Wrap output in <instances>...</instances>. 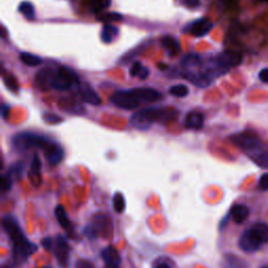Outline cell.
<instances>
[{
    "label": "cell",
    "mask_w": 268,
    "mask_h": 268,
    "mask_svg": "<svg viewBox=\"0 0 268 268\" xmlns=\"http://www.w3.org/2000/svg\"><path fill=\"white\" fill-rule=\"evenodd\" d=\"M118 29L115 25L111 24H105L102 29L101 33V39L104 43H110L114 41V39L117 36Z\"/></svg>",
    "instance_id": "25"
},
{
    "label": "cell",
    "mask_w": 268,
    "mask_h": 268,
    "mask_svg": "<svg viewBox=\"0 0 268 268\" xmlns=\"http://www.w3.org/2000/svg\"><path fill=\"white\" fill-rule=\"evenodd\" d=\"M57 73L54 72L51 67H44L40 69L36 75V85L42 91H47L52 87L54 88V82Z\"/></svg>",
    "instance_id": "8"
},
{
    "label": "cell",
    "mask_w": 268,
    "mask_h": 268,
    "mask_svg": "<svg viewBox=\"0 0 268 268\" xmlns=\"http://www.w3.org/2000/svg\"><path fill=\"white\" fill-rule=\"evenodd\" d=\"M200 65H201V58L198 55L190 54L185 56V57L181 59V66L185 67L188 70H192V68H195Z\"/></svg>",
    "instance_id": "26"
},
{
    "label": "cell",
    "mask_w": 268,
    "mask_h": 268,
    "mask_svg": "<svg viewBox=\"0 0 268 268\" xmlns=\"http://www.w3.org/2000/svg\"><path fill=\"white\" fill-rule=\"evenodd\" d=\"M142 114L150 124L169 123L178 117V111L174 108H148L142 110Z\"/></svg>",
    "instance_id": "5"
},
{
    "label": "cell",
    "mask_w": 268,
    "mask_h": 268,
    "mask_svg": "<svg viewBox=\"0 0 268 268\" xmlns=\"http://www.w3.org/2000/svg\"><path fill=\"white\" fill-rule=\"evenodd\" d=\"M74 85H80L79 77L70 67L61 66L57 72V76H56L54 88L57 90H68Z\"/></svg>",
    "instance_id": "4"
},
{
    "label": "cell",
    "mask_w": 268,
    "mask_h": 268,
    "mask_svg": "<svg viewBox=\"0 0 268 268\" xmlns=\"http://www.w3.org/2000/svg\"><path fill=\"white\" fill-rule=\"evenodd\" d=\"M44 155L49 165L57 166L64 158V151L59 145L51 143L44 149Z\"/></svg>",
    "instance_id": "13"
},
{
    "label": "cell",
    "mask_w": 268,
    "mask_h": 268,
    "mask_svg": "<svg viewBox=\"0 0 268 268\" xmlns=\"http://www.w3.org/2000/svg\"><path fill=\"white\" fill-rule=\"evenodd\" d=\"M55 255L57 257L58 263L62 267H66L69 261V245L65 237L58 236L56 239V249Z\"/></svg>",
    "instance_id": "11"
},
{
    "label": "cell",
    "mask_w": 268,
    "mask_h": 268,
    "mask_svg": "<svg viewBox=\"0 0 268 268\" xmlns=\"http://www.w3.org/2000/svg\"><path fill=\"white\" fill-rule=\"evenodd\" d=\"M126 207L125 198L122 193H116L114 197V209L116 213H123Z\"/></svg>",
    "instance_id": "34"
},
{
    "label": "cell",
    "mask_w": 268,
    "mask_h": 268,
    "mask_svg": "<svg viewBox=\"0 0 268 268\" xmlns=\"http://www.w3.org/2000/svg\"><path fill=\"white\" fill-rule=\"evenodd\" d=\"M111 103H114L117 107L126 109V110H133L138 107L139 102L136 100V97L133 96L131 90H118L116 93L111 96L110 97Z\"/></svg>",
    "instance_id": "6"
},
{
    "label": "cell",
    "mask_w": 268,
    "mask_h": 268,
    "mask_svg": "<svg viewBox=\"0 0 268 268\" xmlns=\"http://www.w3.org/2000/svg\"><path fill=\"white\" fill-rule=\"evenodd\" d=\"M110 3L111 0H93V2H91V8H93V11L96 14H100L104 10L109 8Z\"/></svg>",
    "instance_id": "33"
},
{
    "label": "cell",
    "mask_w": 268,
    "mask_h": 268,
    "mask_svg": "<svg viewBox=\"0 0 268 268\" xmlns=\"http://www.w3.org/2000/svg\"><path fill=\"white\" fill-rule=\"evenodd\" d=\"M259 1H264V2H268V0H259Z\"/></svg>",
    "instance_id": "51"
},
{
    "label": "cell",
    "mask_w": 268,
    "mask_h": 268,
    "mask_svg": "<svg viewBox=\"0 0 268 268\" xmlns=\"http://www.w3.org/2000/svg\"><path fill=\"white\" fill-rule=\"evenodd\" d=\"M249 215V208L244 204H235L230 209V217L236 223H242Z\"/></svg>",
    "instance_id": "22"
},
{
    "label": "cell",
    "mask_w": 268,
    "mask_h": 268,
    "mask_svg": "<svg viewBox=\"0 0 268 268\" xmlns=\"http://www.w3.org/2000/svg\"><path fill=\"white\" fill-rule=\"evenodd\" d=\"M158 67H160V68H163V69H164V68H166L167 66H166V65H161V64H158Z\"/></svg>",
    "instance_id": "50"
},
{
    "label": "cell",
    "mask_w": 268,
    "mask_h": 268,
    "mask_svg": "<svg viewBox=\"0 0 268 268\" xmlns=\"http://www.w3.org/2000/svg\"><path fill=\"white\" fill-rule=\"evenodd\" d=\"M169 94L176 97H185L189 95V88L183 84H178V85H174L169 89Z\"/></svg>",
    "instance_id": "32"
},
{
    "label": "cell",
    "mask_w": 268,
    "mask_h": 268,
    "mask_svg": "<svg viewBox=\"0 0 268 268\" xmlns=\"http://www.w3.org/2000/svg\"><path fill=\"white\" fill-rule=\"evenodd\" d=\"M49 144L51 142H48L46 137L31 132L19 133L13 138V146L18 151H27L33 148L45 149Z\"/></svg>",
    "instance_id": "3"
},
{
    "label": "cell",
    "mask_w": 268,
    "mask_h": 268,
    "mask_svg": "<svg viewBox=\"0 0 268 268\" xmlns=\"http://www.w3.org/2000/svg\"><path fill=\"white\" fill-rule=\"evenodd\" d=\"M263 244L261 243L258 238L252 234V231L249 229L242 232L241 237L239 239V246L245 252H255Z\"/></svg>",
    "instance_id": "9"
},
{
    "label": "cell",
    "mask_w": 268,
    "mask_h": 268,
    "mask_svg": "<svg viewBox=\"0 0 268 268\" xmlns=\"http://www.w3.org/2000/svg\"><path fill=\"white\" fill-rule=\"evenodd\" d=\"M12 183H13V179L10 177V176L8 174L3 175L1 177V189H2V191L5 192V191H9V190H11Z\"/></svg>",
    "instance_id": "38"
},
{
    "label": "cell",
    "mask_w": 268,
    "mask_h": 268,
    "mask_svg": "<svg viewBox=\"0 0 268 268\" xmlns=\"http://www.w3.org/2000/svg\"><path fill=\"white\" fill-rule=\"evenodd\" d=\"M41 160H40V157L38 156V155H35L34 158H33V161H32V165H31V168H30V171H29V178L31 180V182L33 183L34 186H40V183L42 181V178H41Z\"/></svg>",
    "instance_id": "17"
},
{
    "label": "cell",
    "mask_w": 268,
    "mask_h": 268,
    "mask_svg": "<svg viewBox=\"0 0 268 268\" xmlns=\"http://www.w3.org/2000/svg\"><path fill=\"white\" fill-rule=\"evenodd\" d=\"M262 268H268V266H264V267H262Z\"/></svg>",
    "instance_id": "53"
},
{
    "label": "cell",
    "mask_w": 268,
    "mask_h": 268,
    "mask_svg": "<svg viewBox=\"0 0 268 268\" xmlns=\"http://www.w3.org/2000/svg\"><path fill=\"white\" fill-rule=\"evenodd\" d=\"M105 268H118L117 266H111V265H107Z\"/></svg>",
    "instance_id": "49"
},
{
    "label": "cell",
    "mask_w": 268,
    "mask_h": 268,
    "mask_svg": "<svg viewBox=\"0 0 268 268\" xmlns=\"http://www.w3.org/2000/svg\"><path fill=\"white\" fill-rule=\"evenodd\" d=\"M76 268H95L94 264L87 260H79L76 263Z\"/></svg>",
    "instance_id": "41"
},
{
    "label": "cell",
    "mask_w": 268,
    "mask_h": 268,
    "mask_svg": "<svg viewBox=\"0 0 268 268\" xmlns=\"http://www.w3.org/2000/svg\"><path fill=\"white\" fill-rule=\"evenodd\" d=\"M4 83H5L6 87H8V89L14 91V93H16V91L18 90L17 80L12 75H6L4 77Z\"/></svg>",
    "instance_id": "36"
},
{
    "label": "cell",
    "mask_w": 268,
    "mask_h": 268,
    "mask_svg": "<svg viewBox=\"0 0 268 268\" xmlns=\"http://www.w3.org/2000/svg\"><path fill=\"white\" fill-rule=\"evenodd\" d=\"M204 125V116L199 112H190L186 116L185 126L190 129H201Z\"/></svg>",
    "instance_id": "20"
},
{
    "label": "cell",
    "mask_w": 268,
    "mask_h": 268,
    "mask_svg": "<svg viewBox=\"0 0 268 268\" xmlns=\"http://www.w3.org/2000/svg\"><path fill=\"white\" fill-rule=\"evenodd\" d=\"M93 227L96 230V234H101V235H108L111 232L112 230V223L109 218L103 215V214H98L95 216L94 218V224Z\"/></svg>",
    "instance_id": "16"
},
{
    "label": "cell",
    "mask_w": 268,
    "mask_h": 268,
    "mask_svg": "<svg viewBox=\"0 0 268 268\" xmlns=\"http://www.w3.org/2000/svg\"><path fill=\"white\" fill-rule=\"evenodd\" d=\"M142 67H143V65L140 64L139 62H134L133 64H132V66H131V68H130V75L132 77H137V76H138V74L140 72V69H142Z\"/></svg>",
    "instance_id": "39"
},
{
    "label": "cell",
    "mask_w": 268,
    "mask_h": 268,
    "mask_svg": "<svg viewBox=\"0 0 268 268\" xmlns=\"http://www.w3.org/2000/svg\"><path fill=\"white\" fill-rule=\"evenodd\" d=\"M43 119H44V121H45L46 123H48V124H53V125H55V124H59V123H61V122L63 121V118H62V117H60V116H58V115H54V114H45V115H43Z\"/></svg>",
    "instance_id": "37"
},
{
    "label": "cell",
    "mask_w": 268,
    "mask_h": 268,
    "mask_svg": "<svg viewBox=\"0 0 268 268\" xmlns=\"http://www.w3.org/2000/svg\"><path fill=\"white\" fill-rule=\"evenodd\" d=\"M40 268H52V267H49V266H45V267H40Z\"/></svg>",
    "instance_id": "52"
},
{
    "label": "cell",
    "mask_w": 268,
    "mask_h": 268,
    "mask_svg": "<svg viewBox=\"0 0 268 268\" xmlns=\"http://www.w3.org/2000/svg\"><path fill=\"white\" fill-rule=\"evenodd\" d=\"M189 9H197L200 5V0H183Z\"/></svg>",
    "instance_id": "43"
},
{
    "label": "cell",
    "mask_w": 268,
    "mask_h": 268,
    "mask_svg": "<svg viewBox=\"0 0 268 268\" xmlns=\"http://www.w3.org/2000/svg\"><path fill=\"white\" fill-rule=\"evenodd\" d=\"M77 87H79V93H80L81 98L85 103L95 105V106H97L102 103L101 97L98 96L96 91L93 88V86L89 85L88 83H85V82L80 83V85Z\"/></svg>",
    "instance_id": "12"
},
{
    "label": "cell",
    "mask_w": 268,
    "mask_h": 268,
    "mask_svg": "<svg viewBox=\"0 0 268 268\" xmlns=\"http://www.w3.org/2000/svg\"><path fill=\"white\" fill-rule=\"evenodd\" d=\"M149 75H150V70H149V68L143 66L142 69H140V72H139L137 77H138V79H140V80H146L147 77H149Z\"/></svg>",
    "instance_id": "44"
},
{
    "label": "cell",
    "mask_w": 268,
    "mask_h": 268,
    "mask_svg": "<svg viewBox=\"0 0 268 268\" xmlns=\"http://www.w3.org/2000/svg\"><path fill=\"white\" fill-rule=\"evenodd\" d=\"M131 93L139 103H154L161 98V94L149 87H138L131 89Z\"/></svg>",
    "instance_id": "10"
},
{
    "label": "cell",
    "mask_w": 268,
    "mask_h": 268,
    "mask_svg": "<svg viewBox=\"0 0 268 268\" xmlns=\"http://www.w3.org/2000/svg\"><path fill=\"white\" fill-rule=\"evenodd\" d=\"M130 124L133 127H135V128L140 129V130H146L151 126V124L147 121L146 117L142 114V111H139V112H137V114L133 115L131 116Z\"/></svg>",
    "instance_id": "27"
},
{
    "label": "cell",
    "mask_w": 268,
    "mask_h": 268,
    "mask_svg": "<svg viewBox=\"0 0 268 268\" xmlns=\"http://www.w3.org/2000/svg\"><path fill=\"white\" fill-rule=\"evenodd\" d=\"M214 24L211 22V20L208 18H200L194 21L190 27V33L195 37H204L213 29Z\"/></svg>",
    "instance_id": "14"
},
{
    "label": "cell",
    "mask_w": 268,
    "mask_h": 268,
    "mask_svg": "<svg viewBox=\"0 0 268 268\" xmlns=\"http://www.w3.org/2000/svg\"><path fill=\"white\" fill-rule=\"evenodd\" d=\"M53 239L52 238H44L43 240L41 241V244L43 248L46 249V250H49L52 248H53Z\"/></svg>",
    "instance_id": "46"
},
{
    "label": "cell",
    "mask_w": 268,
    "mask_h": 268,
    "mask_svg": "<svg viewBox=\"0 0 268 268\" xmlns=\"http://www.w3.org/2000/svg\"><path fill=\"white\" fill-rule=\"evenodd\" d=\"M250 157L255 160V163H257L260 167L268 168V150L262 149L258 153L253 154Z\"/></svg>",
    "instance_id": "31"
},
{
    "label": "cell",
    "mask_w": 268,
    "mask_h": 268,
    "mask_svg": "<svg viewBox=\"0 0 268 268\" xmlns=\"http://www.w3.org/2000/svg\"><path fill=\"white\" fill-rule=\"evenodd\" d=\"M84 232H85V235L90 239H95L97 236L96 230H95L93 225H88V227L85 229V230H84Z\"/></svg>",
    "instance_id": "42"
},
{
    "label": "cell",
    "mask_w": 268,
    "mask_h": 268,
    "mask_svg": "<svg viewBox=\"0 0 268 268\" xmlns=\"http://www.w3.org/2000/svg\"><path fill=\"white\" fill-rule=\"evenodd\" d=\"M2 225L13 242V251L16 260H24L37 251V245L33 244L24 237L23 231L12 217H4Z\"/></svg>",
    "instance_id": "1"
},
{
    "label": "cell",
    "mask_w": 268,
    "mask_h": 268,
    "mask_svg": "<svg viewBox=\"0 0 268 268\" xmlns=\"http://www.w3.org/2000/svg\"><path fill=\"white\" fill-rule=\"evenodd\" d=\"M259 79L262 81L263 83H268V67L260 70Z\"/></svg>",
    "instance_id": "45"
},
{
    "label": "cell",
    "mask_w": 268,
    "mask_h": 268,
    "mask_svg": "<svg viewBox=\"0 0 268 268\" xmlns=\"http://www.w3.org/2000/svg\"><path fill=\"white\" fill-rule=\"evenodd\" d=\"M9 112H10V106L9 105H2L1 107V115L3 118H6L9 115Z\"/></svg>",
    "instance_id": "47"
},
{
    "label": "cell",
    "mask_w": 268,
    "mask_h": 268,
    "mask_svg": "<svg viewBox=\"0 0 268 268\" xmlns=\"http://www.w3.org/2000/svg\"><path fill=\"white\" fill-rule=\"evenodd\" d=\"M183 77H185L190 83H192L193 85L200 88H207L208 86H210L211 80L206 74H203L201 72H193V70H189L188 73L183 75Z\"/></svg>",
    "instance_id": "15"
},
{
    "label": "cell",
    "mask_w": 268,
    "mask_h": 268,
    "mask_svg": "<svg viewBox=\"0 0 268 268\" xmlns=\"http://www.w3.org/2000/svg\"><path fill=\"white\" fill-rule=\"evenodd\" d=\"M230 140L240 149L249 154V156H252L253 154L263 149V144L260 137L252 131L236 133L230 136Z\"/></svg>",
    "instance_id": "2"
},
{
    "label": "cell",
    "mask_w": 268,
    "mask_h": 268,
    "mask_svg": "<svg viewBox=\"0 0 268 268\" xmlns=\"http://www.w3.org/2000/svg\"><path fill=\"white\" fill-rule=\"evenodd\" d=\"M55 215H56V218H57L58 222L61 224L62 229L64 230L67 234L73 235V231H74L73 224L68 219V216L66 214L64 208H63L62 206H58L55 210Z\"/></svg>",
    "instance_id": "19"
},
{
    "label": "cell",
    "mask_w": 268,
    "mask_h": 268,
    "mask_svg": "<svg viewBox=\"0 0 268 268\" xmlns=\"http://www.w3.org/2000/svg\"><path fill=\"white\" fill-rule=\"evenodd\" d=\"M156 268H171V267L169 266V265H167V264H165V263H161Z\"/></svg>",
    "instance_id": "48"
},
{
    "label": "cell",
    "mask_w": 268,
    "mask_h": 268,
    "mask_svg": "<svg viewBox=\"0 0 268 268\" xmlns=\"http://www.w3.org/2000/svg\"><path fill=\"white\" fill-rule=\"evenodd\" d=\"M20 60L22 61V63H24L25 65L31 66V67H35L38 66L42 63V60L40 57L36 55H33L30 53H22L20 55Z\"/></svg>",
    "instance_id": "29"
},
{
    "label": "cell",
    "mask_w": 268,
    "mask_h": 268,
    "mask_svg": "<svg viewBox=\"0 0 268 268\" xmlns=\"http://www.w3.org/2000/svg\"><path fill=\"white\" fill-rule=\"evenodd\" d=\"M215 60L218 64H219V66L227 69L229 72V69L237 67L241 64L243 61V57L242 55L238 52L225 51L218 55Z\"/></svg>",
    "instance_id": "7"
},
{
    "label": "cell",
    "mask_w": 268,
    "mask_h": 268,
    "mask_svg": "<svg viewBox=\"0 0 268 268\" xmlns=\"http://www.w3.org/2000/svg\"><path fill=\"white\" fill-rule=\"evenodd\" d=\"M18 11L22 14L23 17H25L27 20H34L35 17H36L34 5L29 1L21 2L18 8Z\"/></svg>",
    "instance_id": "28"
},
{
    "label": "cell",
    "mask_w": 268,
    "mask_h": 268,
    "mask_svg": "<svg viewBox=\"0 0 268 268\" xmlns=\"http://www.w3.org/2000/svg\"><path fill=\"white\" fill-rule=\"evenodd\" d=\"M161 45L170 56L177 55L180 52L179 41L172 36H165L161 39Z\"/></svg>",
    "instance_id": "23"
},
{
    "label": "cell",
    "mask_w": 268,
    "mask_h": 268,
    "mask_svg": "<svg viewBox=\"0 0 268 268\" xmlns=\"http://www.w3.org/2000/svg\"><path fill=\"white\" fill-rule=\"evenodd\" d=\"M249 230L252 231V234L255 235L259 241L265 244L268 242V224L263 223V222H259L253 224Z\"/></svg>",
    "instance_id": "24"
},
{
    "label": "cell",
    "mask_w": 268,
    "mask_h": 268,
    "mask_svg": "<svg viewBox=\"0 0 268 268\" xmlns=\"http://www.w3.org/2000/svg\"><path fill=\"white\" fill-rule=\"evenodd\" d=\"M23 170H24L23 164L22 163H16V164H14L13 166H11V168L9 169V171L6 174H8L12 179H20L23 175Z\"/></svg>",
    "instance_id": "30"
},
{
    "label": "cell",
    "mask_w": 268,
    "mask_h": 268,
    "mask_svg": "<svg viewBox=\"0 0 268 268\" xmlns=\"http://www.w3.org/2000/svg\"><path fill=\"white\" fill-rule=\"evenodd\" d=\"M102 258L106 262L107 265L111 266H118L121 264V256H119V252L114 246H107V248L104 249L102 251Z\"/></svg>",
    "instance_id": "18"
},
{
    "label": "cell",
    "mask_w": 268,
    "mask_h": 268,
    "mask_svg": "<svg viewBox=\"0 0 268 268\" xmlns=\"http://www.w3.org/2000/svg\"><path fill=\"white\" fill-rule=\"evenodd\" d=\"M259 187L261 190H264V191L268 190V173H265L261 176L259 180Z\"/></svg>",
    "instance_id": "40"
},
{
    "label": "cell",
    "mask_w": 268,
    "mask_h": 268,
    "mask_svg": "<svg viewBox=\"0 0 268 268\" xmlns=\"http://www.w3.org/2000/svg\"><path fill=\"white\" fill-rule=\"evenodd\" d=\"M96 19L98 21H122L124 19L123 15H121L119 13H101V15H97Z\"/></svg>",
    "instance_id": "35"
},
{
    "label": "cell",
    "mask_w": 268,
    "mask_h": 268,
    "mask_svg": "<svg viewBox=\"0 0 268 268\" xmlns=\"http://www.w3.org/2000/svg\"><path fill=\"white\" fill-rule=\"evenodd\" d=\"M222 268H249L245 261L235 255H225L221 262Z\"/></svg>",
    "instance_id": "21"
}]
</instances>
